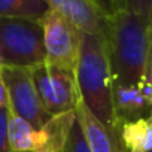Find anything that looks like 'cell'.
Instances as JSON below:
<instances>
[{
    "label": "cell",
    "mask_w": 152,
    "mask_h": 152,
    "mask_svg": "<svg viewBox=\"0 0 152 152\" xmlns=\"http://www.w3.org/2000/svg\"><path fill=\"white\" fill-rule=\"evenodd\" d=\"M106 48L113 85H137L145 81L152 0L107 2Z\"/></svg>",
    "instance_id": "1"
},
{
    "label": "cell",
    "mask_w": 152,
    "mask_h": 152,
    "mask_svg": "<svg viewBox=\"0 0 152 152\" xmlns=\"http://www.w3.org/2000/svg\"><path fill=\"white\" fill-rule=\"evenodd\" d=\"M75 76L81 103L110 133L121 137L113 112L112 76L104 37L82 34Z\"/></svg>",
    "instance_id": "2"
},
{
    "label": "cell",
    "mask_w": 152,
    "mask_h": 152,
    "mask_svg": "<svg viewBox=\"0 0 152 152\" xmlns=\"http://www.w3.org/2000/svg\"><path fill=\"white\" fill-rule=\"evenodd\" d=\"M45 61L42 23L23 18L0 20V66L33 69Z\"/></svg>",
    "instance_id": "3"
},
{
    "label": "cell",
    "mask_w": 152,
    "mask_h": 152,
    "mask_svg": "<svg viewBox=\"0 0 152 152\" xmlns=\"http://www.w3.org/2000/svg\"><path fill=\"white\" fill-rule=\"evenodd\" d=\"M39 99L49 115L75 112L81 99L76 85L75 70L40 64L31 69Z\"/></svg>",
    "instance_id": "4"
},
{
    "label": "cell",
    "mask_w": 152,
    "mask_h": 152,
    "mask_svg": "<svg viewBox=\"0 0 152 152\" xmlns=\"http://www.w3.org/2000/svg\"><path fill=\"white\" fill-rule=\"evenodd\" d=\"M2 79L8 94V104L11 113L23 118L36 130H40L51 118L36 90L31 69L24 67H2Z\"/></svg>",
    "instance_id": "5"
},
{
    "label": "cell",
    "mask_w": 152,
    "mask_h": 152,
    "mask_svg": "<svg viewBox=\"0 0 152 152\" xmlns=\"http://www.w3.org/2000/svg\"><path fill=\"white\" fill-rule=\"evenodd\" d=\"M46 64L75 70L81 49L82 33L61 14L49 9L42 20Z\"/></svg>",
    "instance_id": "6"
},
{
    "label": "cell",
    "mask_w": 152,
    "mask_h": 152,
    "mask_svg": "<svg viewBox=\"0 0 152 152\" xmlns=\"http://www.w3.org/2000/svg\"><path fill=\"white\" fill-rule=\"evenodd\" d=\"M49 8L69 20L82 34L102 36L107 33V2L100 0H48Z\"/></svg>",
    "instance_id": "7"
},
{
    "label": "cell",
    "mask_w": 152,
    "mask_h": 152,
    "mask_svg": "<svg viewBox=\"0 0 152 152\" xmlns=\"http://www.w3.org/2000/svg\"><path fill=\"white\" fill-rule=\"evenodd\" d=\"M113 112L115 121L121 128L127 122L148 119L152 113V103L145 96L142 85H113Z\"/></svg>",
    "instance_id": "8"
},
{
    "label": "cell",
    "mask_w": 152,
    "mask_h": 152,
    "mask_svg": "<svg viewBox=\"0 0 152 152\" xmlns=\"http://www.w3.org/2000/svg\"><path fill=\"white\" fill-rule=\"evenodd\" d=\"M75 112L91 152H121V137L110 133L81 102Z\"/></svg>",
    "instance_id": "9"
},
{
    "label": "cell",
    "mask_w": 152,
    "mask_h": 152,
    "mask_svg": "<svg viewBox=\"0 0 152 152\" xmlns=\"http://www.w3.org/2000/svg\"><path fill=\"white\" fill-rule=\"evenodd\" d=\"M76 122V112L54 115L39 130L37 152H61Z\"/></svg>",
    "instance_id": "10"
},
{
    "label": "cell",
    "mask_w": 152,
    "mask_h": 152,
    "mask_svg": "<svg viewBox=\"0 0 152 152\" xmlns=\"http://www.w3.org/2000/svg\"><path fill=\"white\" fill-rule=\"evenodd\" d=\"M152 149V122L139 119L121 127V152H148Z\"/></svg>",
    "instance_id": "11"
},
{
    "label": "cell",
    "mask_w": 152,
    "mask_h": 152,
    "mask_svg": "<svg viewBox=\"0 0 152 152\" xmlns=\"http://www.w3.org/2000/svg\"><path fill=\"white\" fill-rule=\"evenodd\" d=\"M49 9L48 0H0V20L23 18L42 23Z\"/></svg>",
    "instance_id": "12"
},
{
    "label": "cell",
    "mask_w": 152,
    "mask_h": 152,
    "mask_svg": "<svg viewBox=\"0 0 152 152\" xmlns=\"http://www.w3.org/2000/svg\"><path fill=\"white\" fill-rule=\"evenodd\" d=\"M9 143L12 152H37L39 130L20 116L11 113L9 118Z\"/></svg>",
    "instance_id": "13"
},
{
    "label": "cell",
    "mask_w": 152,
    "mask_h": 152,
    "mask_svg": "<svg viewBox=\"0 0 152 152\" xmlns=\"http://www.w3.org/2000/svg\"><path fill=\"white\" fill-rule=\"evenodd\" d=\"M61 152H91L88 145H87V140H85V136H84V131L81 128L78 118H76V122L70 131L69 140Z\"/></svg>",
    "instance_id": "14"
},
{
    "label": "cell",
    "mask_w": 152,
    "mask_h": 152,
    "mask_svg": "<svg viewBox=\"0 0 152 152\" xmlns=\"http://www.w3.org/2000/svg\"><path fill=\"white\" fill-rule=\"evenodd\" d=\"M9 118L11 109L9 104L0 107V152H12L9 143Z\"/></svg>",
    "instance_id": "15"
},
{
    "label": "cell",
    "mask_w": 152,
    "mask_h": 152,
    "mask_svg": "<svg viewBox=\"0 0 152 152\" xmlns=\"http://www.w3.org/2000/svg\"><path fill=\"white\" fill-rule=\"evenodd\" d=\"M145 81L152 85V26H151V33H149V48H148V61H146Z\"/></svg>",
    "instance_id": "16"
},
{
    "label": "cell",
    "mask_w": 152,
    "mask_h": 152,
    "mask_svg": "<svg viewBox=\"0 0 152 152\" xmlns=\"http://www.w3.org/2000/svg\"><path fill=\"white\" fill-rule=\"evenodd\" d=\"M5 104H8V94H6V88H5V84L2 79V73H0V107Z\"/></svg>",
    "instance_id": "17"
},
{
    "label": "cell",
    "mask_w": 152,
    "mask_h": 152,
    "mask_svg": "<svg viewBox=\"0 0 152 152\" xmlns=\"http://www.w3.org/2000/svg\"><path fill=\"white\" fill-rule=\"evenodd\" d=\"M149 121H151V122H152V113H151V116H149Z\"/></svg>",
    "instance_id": "18"
},
{
    "label": "cell",
    "mask_w": 152,
    "mask_h": 152,
    "mask_svg": "<svg viewBox=\"0 0 152 152\" xmlns=\"http://www.w3.org/2000/svg\"><path fill=\"white\" fill-rule=\"evenodd\" d=\"M148 152H152V149H151V151H148Z\"/></svg>",
    "instance_id": "19"
},
{
    "label": "cell",
    "mask_w": 152,
    "mask_h": 152,
    "mask_svg": "<svg viewBox=\"0 0 152 152\" xmlns=\"http://www.w3.org/2000/svg\"><path fill=\"white\" fill-rule=\"evenodd\" d=\"M0 67H2V66H0Z\"/></svg>",
    "instance_id": "20"
}]
</instances>
